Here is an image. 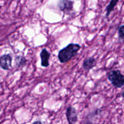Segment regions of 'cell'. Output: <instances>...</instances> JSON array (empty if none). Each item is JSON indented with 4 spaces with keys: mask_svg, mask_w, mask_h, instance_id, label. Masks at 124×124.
<instances>
[{
    "mask_svg": "<svg viewBox=\"0 0 124 124\" xmlns=\"http://www.w3.org/2000/svg\"><path fill=\"white\" fill-rule=\"evenodd\" d=\"M119 0H111L109 3V4L107 5L106 8V16H108L110 14V13L113 11L115 6L117 5V3L118 2Z\"/></svg>",
    "mask_w": 124,
    "mask_h": 124,
    "instance_id": "ba28073f",
    "label": "cell"
},
{
    "mask_svg": "<svg viewBox=\"0 0 124 124\" xmlns=\"http://www.w3.org/2000/svg\"><path fill=\"white\" fill-rule=\"evenodd\" d=\"M12 57L10 54H4L0 57V66L5 70H9L11 67Z\"/></svg>",
    "mask_w": 124,
    "mask_h": 124,
    "instance_id": "5b68a950",
    "label": "cell"
},
{
    "mask_svg": "<svg viewBox=\"0 0 124 124\" xmlns=\"http://www.w3.org/2000/svg\"></svg>",
    "mask_w": 124,
    "mask_h": 124,
    "instance_id": "5bb4252c",
    "label": "cell"
},
{
    "mask_svg": "<svg viewBox=\"0 0 124 124\" xmlns=\"http://www.w3.org/2000/svg\"><path fill=\"white\" fill-rule=\"evenodd\" d=\"M108 79L113 86L121 88L124 86V75L119 70L110 71L108 74Z\"/></svg>",
    "mask_w": 124,
    "mask_h": 124,
    "instance_id": "7a4b0ae2",
    "label": "cell"
},
{
    "mask_svg": "<svg viewBox=\"0 0 124 124\" xmlns=\"http://www.w3.org/2000/svg\"><path fill=\"white\" fill-rule=\"evenodd\" d=\"M74 2L72 0H60L58 2V7L64 14H69L73 11Z\"/></svg>",
    "mask_w": 124,
    "mask_h": 124,
    "instance_id": "3957f363",
    "label": "cell"
},
{
    "mask_svg": "<svg viewBox=\"0 0 124 124\" xmlns=\"http://www.w3.org/2000/svg\"><path fill=\"white\" fill-rule=\"evenodd\" d=\"M80 48L81 46L78 44H69L65 47L59 50L58 58L60 62L63 63L68 62L73 57L77 55Z\"/></svg>",
    "mask_w": 124,
    "mask_h": 124,
    "instance_id": "6da1fadb",
    "label": "cell"
},
{
    "mask_svg": "<svg viewBox=\"0 0 124 124\" xmlns=\"http://www.w3.org/2000/svg\"><path fill=\"white\" fill-rule=\"evenodd\" d=\"M66 117L68 124H76L78 120V113L76 109L72 106L68 107L66 111Z\"/></svg>",
    "mask_w": 124,
    "mask_h": 124,
    "instance_id": "277c9868",
    "label": "cell"
},
{
    "mask_svg": "<svg viewBox=\"0 0 124 124\" xmlns=\"http://www.w3.org/2000/svg\"><path fill=\"white\" fill-rule=\"evenodd\" d=\"M118 35L119 38L123 39L124 38V25L121 26L119 28Z\"/></svg>",
    "mask_w": 124,
    "mask_h": 124,
    "instance_id": "30bf717a",
    "label": "cell"
},
{
    "mask_svg": "<svg viewBox=\"0 0 124 124\" xmlns=\"http://www.w3.org/2000/svg\"><path fill=\"white\" fill-rule=\"evenodd\" d=\"M122 97L124 98V91H123V92L122 94Z\"/></svg>",
    "mask_w": 124,
    "mask_h": 124,
    "instance_id": "4fadbf2b",
    "label": "cell"
},
{
    "mask_svg": "<svg viewBox=\"0 0 124 124\" xmlns=\"http://www.w3.org/2000/svg\"><path fill=\"white\" fill-rule=\"evenodd\" d=\"M84 124H93V123H92V122H88V121H87V122H86Z\"/></svg>",
    "mask_w": 124,
    "mask_h": 124,
    "instance_id": "7c38bea8",
    "label": "cell"
},
{
    "mask_svg": "<svg viewBox=\"0 0 124 124\" xmlns=\"http://www.w3.org/2000/svg\"><path fill=\"white\" fill-rule=\"evenodd\" d=\"M40 56L41 60V65L45 67H48L49 65V59L50 58V53L46 48H43L40 52Z\"/></svg>",
    "mask_w": 124,
    "mask_h": 124,
    "instance_id": "8992f818",
    "label": "cell"
},
{
    "mask_svg": "<svg viewBox=\"0 0 124 124\" xmlns=\"http://www.w3.org/2000/svg\"><path fill=\"white\" fill-rule=\"evenodd\" d=\"M32 124H43L40 121H37L34 122Z\"/></svg>",
    "mask_w": 124,
    "mask_h": 124,
    "instance_id": "8fae6325",
    "label": "cell"
},
{
    "mask_svg": "<svg viewBox=\"0 0 124 124\" xmlns=\"http://www.w3.org/2000/svg\"><path fill=\"white\" fill-rule=\"evenodd\" d=\"M27 62V60L22 56H17L15 58V63L17 67H22L24 66Z\"/></svg>",
    "mask_w": 124,
    "mask_h": 124,
    "instance_id": "9c48e42d",
    "label": "cell"
},
{
    "mask_svg": "<svg viewBox=\"0 0 124 124\" xmlns=\"http://www.w3.org/2000/svg\"><path fill=\"white\" fill-rule=\"evenodd\" d=\"M96 64V61L93 57H88L84 60L82 67L85 70L88 71L93 69Z\"/></svg>",
    "mask_w": 124,
    "mask_h": 124,
    "instance_id": "52a82bcc",
    "label": "cell"
}]
</instances>
